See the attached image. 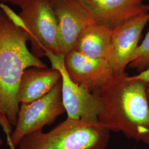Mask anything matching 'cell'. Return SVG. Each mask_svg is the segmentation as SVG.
Returning a JSON list of instances; mask_svg holds the SVG:
<instances>
[{
    "label": "cell",
    "mask_w": 149,
    "mask_h": 149,
    "mask_svg": "<svg viewBox=\"0 0 149 149\" xmlns=\"http://www.w3.org/2000/svg\"><path fill=\"white\" fill-rule=\"evenodd\" d=\"M2 143H3V141H2V140L1 139V138H0V146L2 144Z\"/></svg>",
    "instance_id": "16"
},
{
    "label": "cell",
    "mask_w": 149,
    "mask_h": 149,
    "mask_svg": "<svg viewBox=\"0 0 149 149\" xmlns=\"http://www.w3.org/2000/svg\"><path fill=\"white\" fill-rule=\"evenodd\" d=\"M95 22L114 30L137 16L149 13L145 0H77Z\"/></svg>",
    "instance_id": "10"
},
{
    "label": "cell",
    "mask_w": 149,
    "mask_h": 149,
    "mask_svg": "<svg viewBox=\"0 0 149 149\" xmlns=\"http://www.w3.org/2000/svg\"><path fill=\"white\" fill-rule=\"evenodd\" d=\"M45 56L50 61L52 68L58 70L61 74V98L67 118L86 122H99L98 118L104 108L101 98L71 79L65 67L63 54L48 52Z\"/></svg>",
    "instance_id": "5"
},
{
    "label": "cell",
    "mask_w": 149,
    "mask_h": 149,
    "mask_svg": "<svg viewBox=\"0 0 149 149\" xmlns=\"http://www.w3.org/2000/svg\"><path fill=\"white\" fill-rule=\"evenodd\" d=\"M128 66L141 72L149 67V31L134 52Z\"/></svg>",
    "instance_id": "13"
},
{
    "label": "cell",
    "mask_w": 149,
    "mask_h": 149,
    "mask_svg": "<svg viewBox=\"0 0 149 149\" xmlns=\"http://www.w3.org/2000/svg\"><path fill=\"white\" fill-rule=\"evenodd\" d=\"M18 15L34 55L40 59L48 52L61 54L58 22L50 0H31Z\"/></svg>",
    "instance_id": "4"
},
{
    "label": "cell",
    "mask_w": 149,
    "mask_h": 149,
    "mask_svg": "<svg viewBox=\"0 0 149 149\" xmlns=\"http://www.w3.org/2000/svg\"><path fill=\"white\" fill-rule=\"evenodd\" d=\"M61 79L58 70L32 67L23 73L17 91L19 103H28L46 95Z\"/></svg>",
    "instance_id": "11"
},
{
    "label": "cell",
    "mask_w": 149,
    "mask_h": 149,
    "mask_svg": "<svg viewBox=\"0 0 149 149\" xmlns=\"http://www.w3.org/2000/svg\"><path fill=\"white\" fill-rule=\"evenodd\" d=\"M58 22L60 53L74 50L83 31L95 23L77 0H50Z\"/></svg>",
    "instance_id": "8"
},
{
    "label": "cell",
    "mask_w": 149,
    "mask_h": 149,
    "mask_svg": "<svg viewBox=\"0 0 149 149\" xmlns=\"http://www.w3.org/2000/svg\"><path fill=\"white\" fill-rule=\"evenodd\" d=\"M149 21V13L132 18L112 31L105 59L114 75L122 74L130 63L143 29Z\"/></svg>",
    "instance_id": "7"
},
{
    "label": "cell",
    "mask_w": 149,
    "mask_h": 149,
    "mask_svg": "<svg viewBox=\"0 0 149 149\" xmlns=\"http://www.w3.org/2000/svg\"><path fill=\"white\" fill-rule=\"evenodd\" d=\"M104 104L99 122L110 132L149 144V82L125 72L97 93Z\"/></svg>",
    "instance_id": "1"
},
{
    "label": "cell",
    "mask_w": 149,
    "mask_h": 149,
    "mask_svg": "<svg viewBox=\"0 0 149 149\" xmlns=\"http://www.w3.org/2000/svg\"><path fill=\"white\" fill-rule=\"evenodd\" d=\"M65 112L61 98V80L46 95L35 101L21 103L15 129L9 147L16 149L22 139L29 134L42 130Z\"/></svg>",
    "instance_id": "6"
},
{
    "label": "cell",
    "mask_w": 149,
    "mask_h": 149,
    "mask_svg": "<svg viewBox=\"0 0 149 149\" xmlns=\"http://www.w3.org/2000/svg\"><path fill=\"white\" fill-rule=\"evenodd\" d=\"M112 33L109 27L95 22L82 33L74 50L92 58L105 59Z\"/></svg>",
    "instance_id": "12"
},
{
    "label": "cell",
    "mask_w": 149,
    "mask_h": 149,
    "mask_svg": "<svg viewBox=\"0 0 149 149\" xmlns=\"http://www.w3.org/2000/svg\"><path fill=\"white\" fill-rule=\"evenodd\" d=\"M26 34L0 8V125L11 143L19 110L17 95L22 76L32 67L47 68L27 48Z\"/></svg>",
    "instance_id": "2"
},
{
    "label": "cell",
    "mask_w": 149,
    "mask_h": 149,
    "mask_svg": "<svg viewBox=\"0 0 149 149\" xmlns=\"http://www.w3.org/2000/svg\"><path fill=\"white\" fill-rule=\"evenodd\" d=\"M64 63L71 79L94 93L107 85L115 76L106 59L92 58L74 50L65 56Z\"/></svg>",
    "instance_id": "9"
},
{
    "label": "cell",
    "mask_w": 149,
    "mask_h": 149,
    "mask_svg": "<svg viewBox=\"0 0 149 149\" xmlns=\"http://www.w3.org/2000/svg\"><path fill=\"white\" fill-rule=\"evenodd\" d=\"M110 132L100 122L67 118L48 133L39 130L27 135L17 149H105Z\"/></svg>",
    "instance_id": "3"
},
{
    "label": "cell",
    "mask_w": 149,
    "mask_h": 149,
    "mask_svg": "<svg viewBox=\"0 0 149 149\" xmlns=\"http://www.w3.org/2000/svg\"><path fill=\"white\" fill-rule=\"evenodd\" d=\"M31 0H0L1 3H10L12 5L18 6L22 8Z\"/></svg>",
    "instance_id": "14"
},
{
    "label": "cell",
    "mask_w": 149,
    "mask_h": 149,
    "mask_svg": "<svg viewBox=\"0 0 149 149\" xmlns=\"http://www.w3.org/2000/svg\"><path fill=\"white\" fill-rule=\"evenodd\" d=\"M135 79L144 80L149 82V67L147 69L139 72L138 74L133 76Z\"/></svg>",
    "instance_id": "15"
}]
</instances>
